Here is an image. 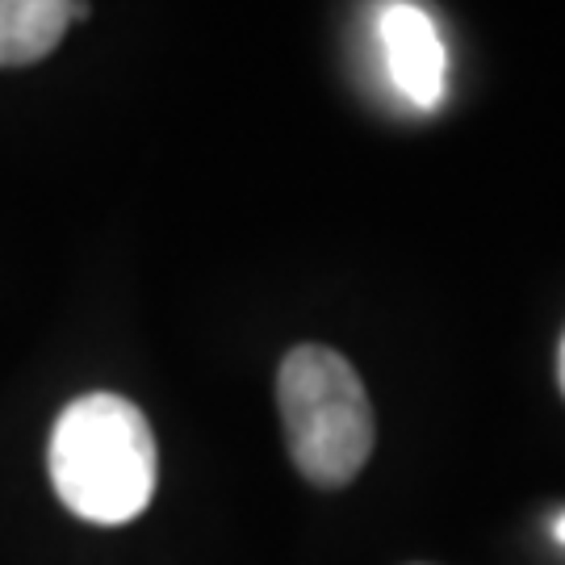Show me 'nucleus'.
<instances>
[{
    "instance_id": "39448f33",
    "label": "nucleus",
    "mask_w": 565,
    "mask_h": 565,
    "mask_svg": "<svg viewBox=\"0 0 565 565\" xmlns=\"http://www.w3.org/2000/svg\"><path fill=\"white\" fill-rule=\"evenodd\" d=\"M553 532H557V541H562V545H565V511H562V515H557V524H553Z\"/></svg>"
},
{
    "instance_id": "20e7f679",
    "label": "nucleus",
    "mask_w": 565,
    "mask_h": 565,
    "mask_svg": "<svg viewBox=\"0 0 565 565\" xmlns=\"http://www.w3.org/2000/svg\"><path fill=\"white\" fill-rule=\"evenodd\" d=\"M84 4L63 0H0V67H25L55 51L67 21L84 18Z\"/></svg>"
},
{
    "instance_id": "7ed1b4c3",
    "label": "nucleus",
    "mask_w": 565,
    "mask_h": 565,
    "mask_svg": "<svg viewBox=\"0 0 565 565\" xmlns=\"http://www.w3.org/2000/svg\"><path fill=\"white\" fill-rule=\"evenodd\" d=\"M385 63L411 105L431 109L445 97V42L436 21L419 4H382L377 9Z\"/></svg>"
},
{
    "instance_id": "f03ea898",
    "label": "nucleus",
    "mask_w": 565,
    "mask_h": 565,
    "mask_svg": "<svg viewBox=\"0 0 565 565\" xmlns=\"http://www.w3.org/2000/svg\"><path fill=\"white\" fill-rule=\"evenodd\" d=\"M289 457L315 486H348L373 452V406L356 369L340 352L306 343L277 373Z\"/></svg>"
},
{
    "instance_id": "f257e3e1",
    "label": "nucleus",
    "mask_w": 565,
    "mask_h": 565,
    "mask_svg": "<svg viewBox=\"0 0 565 565\" xmlns=\"http://www.w3.org/2000/svg\"><path fill=\"white\" fill-rule=\"evenodd\" d=\"M51 482L72 515L88 524H130L156 494V436L121 394H84L51 431Z\"/></svg>"
},
{
    "instance_id": "423d86ee",
    "label": "nucleus",
    "mask_w": 565,
    "mask_h": 565,
    "mask_svg": "<svg viewBox=\"0 0 565 565\" xmlns=\"http://www.w3.org/2000/svg\"><path fill=\"white\" fill-rule=\"evenodd\" d=\"M557 373H562V394H565V340H562V356H557Z\"/></svg>"
}]
</instances>
